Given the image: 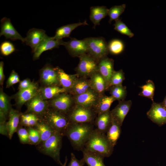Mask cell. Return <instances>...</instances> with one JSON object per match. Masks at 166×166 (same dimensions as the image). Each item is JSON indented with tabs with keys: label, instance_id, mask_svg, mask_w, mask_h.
<instances>
[{
	"label": "cell",
	"instance_id": "cell-1",
	"mask_svg": "<svg viewBox=\"0 0 166 166\" xmlns=\"http://www.w3.org/2000/svg\"><path fill=\"white\" fill-rule=\"evenodd\" d=\"M94 123H71L65 134L75 150H81L84 148L94 129Z\"/></svg>",
	"mask_w": 166,
	"mask_h": 166
},
{
	"label": "cell",
	"instance_id": "cell-2",
	"mask_svg": "<svg viewBox=\"0 0 166 166\" xmlns=\"http://www.w3.org/2000/svg\"><path fill=\"white\" fill-rule=\"evenodd\" d=\"M113 148L105 133L101 132L95 128L84 148L98 154L104 157H108L112 154Z\"/></svg>",
	"mask_w": 166,
	"mask_h": 166
},
{
	"label": "cell",
	"instance_id": "cell-3",
	"mask_svg": "<svg viewBox=\"0 0 166 166\" xmlns=\"http://www.w3.org/2000/svg\"><path fill=\"white\" fill-rule=\"evenodd\" d=\"M40 118L64 136L70 123L68 115L50 107Z\"/></svg>",
	"mask_w": 166,
	"mask_h": 166
},
{
	"label": "cell",
	"instance_id": "cell-4",
	"mask_svg": "<svg viewBox=\"0 0 166 166\" xmlns=\"http://www.w3.org/2000/svg\"><path fill=\"white\" fill-rule=\"evenodd\" d=\"M63 136L61 133L55 132L45 141L38 145L37 147L40 152L52 157L61 166L63 164L60 160V151Z\"/></svg>",
	"mask_w": 166,
	"mask_h": 166
},
{
	"label": "cell",
	"instance_id": "cell-5",
	"mask_svg": "<svg viewBox=\"0 0 166 166\" xmlns=\"http://www.w3.org/2000/svg\"><path fill=\"white\" fill-rule=\"evenodd\" d=\"M87 45L88 53L97 61L107 56L109 51L108 44L102 37L85 38Z\"/></svg>",
	"mask_w": 166,
	"mask_h": 166
},
{
	"label": "cell",
	"instance_id": "cell-6",
	"mask_svg": "<svg viewBox=\"0 0 166 166\" xmlns=\"http://www.w3.org/2000/svg\"><path fill=\"white\" fill-rule=\"evenodd\" d=\"M97 114L92 108L76 105L68 115L71 123H94Z\"/></svg>",
	"mask_w": 166,
	"mask_h": 166
},
{
	"label": "cell",
	"instance_id": "cell-7",
	"mask_svg": "<svg viewBox=\"0 0 166 166\" xmlns=\"http://www.w3.org/2000/svg\"><path fill=\"white\" fill-rule=\"evenodd\" d=\"M79 62L75 70L79 77L89 78L94 73L98 71V61L88 53L79 57Z\"/></svg>",
	"mask_w": 166,
	"mask_h": 166
},
{
	"label": "cell",
	"instance_id": "cell-8",
	"mask_svg": "<svg viewBox=\"0 0 166 166\" xmlns=\"http://www.w3.org/2000/svg\"><path fill=\"white\" fill-rule=\"evenodd\" d=\"M49 101L50 108L67 115L75 105L73 96L67 93H61Z\"/></svg>",
	"mask_w": 166,
	"mask_h": 166
},
{
	"label": "cell",
	"instance_id": "cell-9",
	"mask_svg": "<svg viewBox=\"0 0 166 166\" xmlns=\"http://www.w3.org/2000/svg\"><path fill=\"white\" fill-rule=\"evenodd\" d=\"M26 113H32L41 117L49 107V100L43 99L38 92L26 103Z\"/></svg>",
	"mask_w": 166,
	"mask_h": 166
},
{
	"label": "cell",
	"instance_id": "cell-10",
	"mask_svg": "<svg viewBox=\"0 0 166 166\" xmlns=\"http://www.w3.org/2000/svg\"><path fill=\"white\" fill-rule=\"evenodd\" d=\"M40 80L42 86H60L57 67L49 64L45 65L39 71ZM61 87V86H60Z\"/></svg>",
	"mask_w": 166,
	"mask_h": 166
},
{
	"label": "cell",
	"instance_id": "cell-11",
	"mask_svg": "<svg viewBox=\"0 0 166 166\" xmlns=\"http://www.w3.org/2000/svg\"><path fill=\"white\" fill-rule=\"evenodd\" d=\"M147 115L152 121L159 126L166 123V108L162 102H153Z\"/></svg>",
	"mask_w": 166,
	"mask_h": 166
},
{
	"label": "cell",
	"instance_id": "cell-12",
	"mask_svg": "<svg viewBox=\"0 0 166 166\" xmlns=\"http://www.w3.org/2000/svg\"><path fill=\"white\" fill-rule=\"evenodd\" d=\"M65 42L62 39H55L53 37H49L46 35L33 52L34 60L38 59L45 51L58 48L61 45H63Z\"/></svg>",
	"mask_w": 166,
	"mask_h": 166
},
{
	"label": "cell",
	"instance_id": "cell-13",
	"mask_svg": "<svg viewBox=\"0 0 166 166\" xmlns=\"http://www.w3.org/2000/svg\"><path fill=\"white\" fill-rule=\"evenodd\" d=\"M63 45L73 57H79L88 53L87 45L85 38L79 40L71 38L69 41L65 42Z\"/></svg>",
	"mask_w": 166,
	"mask_h": 166
},
{
	"label": "cell",
	"instance_id": "cell-14",
	"mask_svg": "<svg viewBox=\"0 0 166 166\" xmlns=\"http://www.w3.org/2000/svg\"><path fill=\"white\" fill-rule=\"evenodd\" d=\"M0 36H4L6 39L13 41L19 40L24 43L25 38L22 37L12 25L10 19L4 17L1 21Z\"/></svg>",
	"mask_w": 166,
	"mask_h": 166
},
{
	"label": "cell",
	"instance_id": "cell-15",
	"mask_svg": "<svg viewBox=\"0 0 166 166\" xmlns=\"http://www.w3.org/2000/svg\"><path fill=\"white\" fill-rule=\"evenodd\" d=\"M100 96L91 88L84 93L73 97L75 104L93 109Z\"/></svg>",
	"mask_w": 166,
	"mask_h": 166
},
{
	"label": "cell",
	"instance_id": "cell-16",
	"mask_svg": "<svg viewBox=\"0 0 166 166\" xmlns=\"http://www.w3.org/2000/svg\"><path fill=\"white\" fill-rule=\"evenodd\" d=\"M132 104L130 100L119 101L118 104L111 111L112 118L122 126L124 120Z\"/></svg>",
	"mask_w": 166,
	"mask_h": 166
},
{
	"label": "cell",
	"instance_id": "cell-17",
	"mask_svg": "<svg viewBox=\"0 0 166 166\" xmlns=\"http://www.w3.org/2000/svg\"><path fill=\"white\" fill-rule=\"evenodd\" d=\"M46 35L43 30L32 28L28 31L26 37L25 38V42L31 47L33 53Z\"/></svg>",
	"mask_w": 166,
	"mask_h": 166
},
{
	"label": "cell",
	"instance_id": "cell-18",
	"mask_svg": "<svg viewBox=\"0 0 166 166\" xmlns=\"http://www.w3.org/2000/svg\"><path fill=\"white\" fill-rule=\"evenodd\" d=\"M115 70L114 61L106 56L101 59L98 62V71L105 80L108 89L110 80Z\"/></svg>",
	"mask_w": 166,
	"mask_h": 166
},
{
	"label": "cell",
	"instance_id": "cell-19",
	"mask_svg": "<svg viewBox=\"0 0 166 166\" xmlns=\"http://www.w3.org/2000/svg\"><path fill=\"white\" fill-rule=\"evenodd\" d=\"M39 88L37 83L33 82L29 88L20 91L15 95L17 105L21 108L22 105L32 98L37 93Z\"/></svg>",
	"mask_w": 166,
	"mask_h": 166
},
{
	"label": "cell",
	"instance_id": "cell-20",
	"mask_svg": "<svg viewBox=\"0 0 166 166\" xmlns=\"http://www.w3.org/2000/svg\"><path fill=\"white\" fill-rule=\"evenodd\" d=\"M60 86L69 93L79 77L77 74H69L59 67H57Z\"/></svg>",
	"mask_w": 166,
	"mask_h": 166
},
{
	"label": "cell",
	"instance_id": "cell-21",
	"mask_svg": "<svg viewBox=\"0 0 166 166\" xmlns=\"http://www.w3.org/2000/svg\"><path fill=\"white\" fill-rule=\"evenodd\" d=\"M94 121L95 128L99 132L106 133L110 126L112 121V118L110 110L97 114Z\"/></svg>",
	"mask_w": 166,
	"mask_h": 166
},
{
	"label": "cell",
	"instance_id": "cell-22",
	"mask_svg": "<svg viewBox=\"0 0 166 166\" xmlns=\"http://www.w3.org/2000/svg\"><path fill=\"white\" fill-rule=\"evenodd\" d=\"M91 88L100 96L104 94L105 91L107 90L106 82L98 71L91 75L89 78Z\"/></svg>",
	"mask_w": 166,
	"mask_h": 166
},
{
	"label": "cell",
	"instance_id": "cell-23",
	"mask_svg": "<svg viewBox=\"0 0 166 166\" xmlns=\"http://www.w3.org/2000/svg\"><path fill=\"white\" fill-rule=\"evenodd\" d=\"M38 93L43 99L49 100L61 93L66 92L60 86H51L40 87L38 89Z\"/></svg>",
	"mask_w": 166,
	"mask_h": 166
},
{
	"label": "cell",
	"instance_id": "cell-24",
	"mask_svg": "<svg viewBox=\"0 0 166 166\" xmlns=\"http://www.w3.org/2000/svg\"><path fill=\"white\" fill-rule=\"evenodd\" d=\"M84 160L88 166H105L101 155L83 148L81 150Z\"/></svg>",
	"mask_w": 166,
	"mask_h": 166
},
{
	"label": "cell",
	"instance_id": "cell-25",
	"mask_svg": "<svg viewBox=\"0 0 166 166\" xmlns=\"http://www.w3.org/2000/svg\"><path fill=\"white\" fill-rule=\"evenodd\" d=\"M91 88L89 78L79 77L69 93L76 96L84 93Z\"/></svg>",
	"mask_w": 166,
	"mask_h": 166
},
{
	"label": "cell",
	"instance_id": "cell-26",
	"mask_svg": "<svg viewBox=\"0 0 166 166\" xmlns=\"http://www.w3.org/2000/svg\"><path fill=\"white\" fill-rule=\"evenodd\" d=\"M88 25L86 21L79 22L64 25L58 28L56 31L53 38L56 40H61L64 38L69 37L71 32L76 28L82 25Z\"/></svg>",
	"mask_w": 166,
	"mask_h": 166
},
{
	"label": "cell",
	"instance_id": "cell-27",
	"mask_svg": "<svg viewBox=\"0 0 166 166\" xmlns=\"http://www.w3.org/2000/svg\"><path fill=\"white\" fill-rule=\"evenodd\" d=\"M109 9L104 6H92L90 9V19L94 28L100 25L101 21L108 15Z\"/></svg>",
	"mask_w": 166,
	"mask_h": 166
},
{
	"label": "cell",
	"instance_id": "cell-28",
	"mask_svg": "<svg viewBox=\"0 0 166 166\" xmlns=\"http://www.w3.org/2000/svg\"><path fill=\"white\" fill-rule=\"evenodd\" d=\"M34 127L40 136V140L38 144L45 141L56 132L45 122L40 119Z\"/></svg>",
	"mask_w": 166,
	"mask_h": 166
},
{
	"label": "cell",
	"instance_id": "cell-29",
	"mask_svg": "<svg viewBox=\"0 0 166 166\" xmlns=\"http://www.w3.org/2000/svg\"><path fill=\"white\" fill-rule=\"evenodd\" d=\"M115 101L111 96H108L104 94L100 96L93 109L97 114L107 111L110 110L111 104Z\"/></svg>",
	"mask_w": 166,
	"mask_h": 166
},
{
	"label": "cell",
	"instance_id": "cell-30",
	"mask_svg": "<svg viewBox=\"0 0 166 166\" xmlns=\"http://www.w3.org/2000/svg\"><path fill=\"white\" fill-rule=\"evenodd\" d=\"M21 114L18 111L12 109L9 113V119L6 123L8 137L11 139L14 133L17 130Z\"/></svg>",
	"mask_w": 166,
	"mask_h": 166
},
{
	"label": "cell",
	"instance_id": "cell-31",
	"mask_svg": "<svg viewBox=\"0 0 166 166\" xmlns=\"http://www.w3.org/2000/svg\"><path fill=\"white\" fill-rule=\"evenodd\" d=\"M121 126L112 118L111 125L106 132V136L112 145L114 147L120 137Z\"/></svg>",
	"mask_w": 166,
	"mask_h": 166
},
{
	"label": "cell",
	"instance_id": "cell-32",
	"mask_svg": "<svg viewBox=\"0 0 166 166\" xmlns=\"http://www.w3.org/2000/svg\"><path fill=\"white\" fill-rule=\"evenodd\" d=\"M108 90H109L111 96L119 101L124 100L127 96L126 87L122 85L111 86Z\"/></svg>",
	"mask_w": 166,
	"mask_h": 166
},
{
	"label": "cell",
	"instance_id": "cell-33",
	"mask_svg": "<svg viewBox=\"0 0 166 166\" xmlns=\"http://www.w3.org/2000/svg\"><path fill=\"white\" fill-rule=\"evenodd\" d=\"M142 89L141 91L139 94V95L147 97L153 101V96L155 90V86L153 81L150 80L146 82V84L140 86Z\"/></svg>",
	"mask_w": 166,
	"mask_h": 166
},
{
	"label": "cell",
	"instance_id": "cell-34",
	"mask_svg": "<svg viewBox=\"0 0 166 166\" xmlns=\"http://www.w3.org/2000/svg\"><path fill=\"white\" fill-rule=\"evenodd\" d=\"M10 97L6 94L3 89H0V111L2 112L7 116L11 109L10 103Z\"/></svg>",
	"mask_w": 166,
	"mask_h": 166
},
{
	"label": "cell",
	"instance_id": "cell-35",
	"mask_svg": "<svg viewBox=\"0 0 166 166\" xmlns=\"http://www.w3.org/2000/svg\"><path fill=\"white\" fill-rule=\"evenodd\" d=\"M125 7L126 5L123 4L113 6L109 9L108 15L109 17V23H111L113 20L115 21L119 19L120 16L124 12Z\"/></svg>",
	"mask_w": 166,
	"mask_h": 166
},
{
	"label": "cell",
	"instance_id": "cell-36",
	"mask_svg": "<svg viewBox=\"0 0 166 166\" xmlns=\"http://www.w3.org/2000/svg\"><path fill=\"white\" fill-rule=\"evenodd\" d=\"M109 52L115 55L118 54L124 50V45L123 42L117 39L111 40L108 44Z\"/></svg>",
	"mask_w": 166,
	"mask_h": 166
},
{
	"label": "cell",
	"instance_id": "cell-37",
	"mask_svg": "<svg viewBox=\"0 0 166 166\" xmlns=\"http://www.w3.org/2000/svg\"><path fill=\"white\" fill-rule=\"evenodd\" d=\"M114 26V29L121 34L128 36L130 38L133 37V33L121 19H119L115 21Z\"/></svg>",
	"mask_w": 166,
	"mask_h": 166
},
{
	"label": "cell",
	"instance_id": "cell-38",
	"mask_svg": "<svg viewBox=\"0 0 166 166\" xmlns=\"http://www.w3.org/2000/svg\"><path fill=\"white\" fill-rule=\"evenodd\" d=\"M124 79V73L122 69L118 71H115L111 77L109 88L112 86L122 85Z\"/></svg>",
	"mask_w": 166,
	"mask_h": 166
},
{
	"label": "cell",
	"instance_id": "cell-39",
	"mask_svg": "<svg viewBox=\"0 0 166 166\" xmlns=\"http://www.w3.org/2000/svg\"><path fill=\"white\" fill-rule=\"evenodd\" d=\"M0 50L2 54L7 56L14 52L15 49L12 43L9 41H4L1 44Z\"/></svg>",
	"mask_w": 166,
	"mask_h": 166
},
{
	"label": "cell",
	"instance_id": "cell-40",
	"mask_svg": "<svg viewBox=\"0 0 166 166\" xmlns=\"http://www.w3.org/2000/svg\"><path fill=\"white\" fill-rule=\"evenodd\" d=\"M29 143L38 145L40 140V136L38 131L34 128L29 127L27 130Z\"/></svg>",
	"mask_w": 166,
	"mask_h": 166
},
{
	"label": "cell",
	"instance_id": "cell-41",
	"mask_svg": "<svg viewBox=\"0 0 166 166\" xmlns=\"http://www.w3.org/2000/svg\"><path fill=\"white\" fill-rule=\"evenodd\" d=\"M20 82L18 74L14 70H13L6 82V88H9L13 85Z\"/></svg>",
	"mask_w": 166,
	"mask_h": 166
},
{
	"label": "cell",
	"instance_id": "cell-42",
	"mask_svg": "<svg viewBox=\"0 0 166 166\" xmlns=\"http://www.w3.org/2000/svg\"><path fill=\"white\" fill-rule=\"evenodd\" d=\"M18 134L20 141L23 144L29 143L28 132L27 130L21 127L17 129Z\"/></svg>",
	"mask_w": 166,
	"mask_h": 166
},
{
	"label": "cell",
	"instance_id": "cell-43",
	"mask_svg": "<svg viewBox=\"0 0 166 166\" xmlns=\"http://www.w3.org/2000/svg\"><path fill=\"white\" fill-rule=\"evenodd\" d=\"M85 162L83 158L78 160L73 153L71 154V160L68 166H83Z\"/></svg>",
	"mask_w": 166,
	"mask_h": 166
},
{
	"label": "cell",
	"instance_id": "cell-44",
	"mask_svg": "<svg viewBox=\"0 0 166 166\" xmlns=\"http://www.w3.org/2000/svg\"><path fill=\"white\" fill-rule=\"evenodd\" d=\"M29 78H27L20 81L18 86V91L27 89L30 87L32 84Z\"/></svg>",
	"mask_w": 166,
	"mask_h": 166
},
{
	"label": "cell",
	"instance_id": "cell-45",
	"mask_svg": "<svg viewBox=\"0 0 166 166\" xmlns=\"http://www.w3.org/2000/svg\"><path fill=\"white\" fill-rule=\"evenodd\" d=\"M40 120V118L37 115L34 114L33 117L29 120L28 127H34Z\"/></svg>",
	"mask_w": 166,
	"mask_h": 166
},
{
	"label": "cell",
	"instance_id": "cell-46",
	"mask_svg": "<svg viewBox=\"0 0 166 166\" xmlns=\"http://www.w3.org/2000/svg\"><path fill=\"white\" fill-rule=\"evenodd\" d=\"M0 133L3 135L8 136L6 122H0Z\"/></svg>",
	"mask_w": 166,
	"mask_h": 166
},
{
	"label": "cell",
	"instance_id": "cell-47",
	"mask_svg": "<svg viewBox=\"0 0 166 166\" xmlns=\"http://www.w3.org/2000/svg\"><path fill=\"white\" fill-rule=\"evenodd\" d=\"M4 62L2 61L0 62V84L2 86L5 79V76L4 73Z\"/></svg>",
	"mask_w": 166,
	"mask_h": 166
},
{
	"label": "cell",
	"instance_id": "cell-48",
	"mask_svg": "<svg viewBox=\"0 0 166 166\" xmlns=\"http://www.w3.org/2000/svg\"><path fill=\"white\" fill-rule=\"evenodd\" d=\"M21 123L24 125L28 126L29 120L23 117L22 115L21 116Z\"/></svg>",
	"mask_w": 166,
	"mask_h": 166
},
{
	"label": "cell",
	"instance_id": "cell-49",
	"mask_svg": "<svg viewBox=\"0 0 166 166\" xmlns=\"http://www.w3.org/2000/svg\"><path fill=\"white\" fill-rule=\"evenodd\" d=\"M162 103L164 106L166 108V96L165 97Z\"/></svg>",
	"mask_w": 166,
	"mask_h": 166
},
{
	"label": "cell",
	"instance_id": "cell-50",
	"mask_svg": "<svg viewBox=\"0 0 166 166\" xmlns=\"http://www.w3.org/2000/svg\"><path fill=\"white\" fill-rule=\"evenodd\" d=\"M68 161V158L67 156H66L65 157V161L63 164L62 166H66V163Z\"/></svg>",
	"mask_w": 166,
	"mask_h": 166
}]
</instances>
